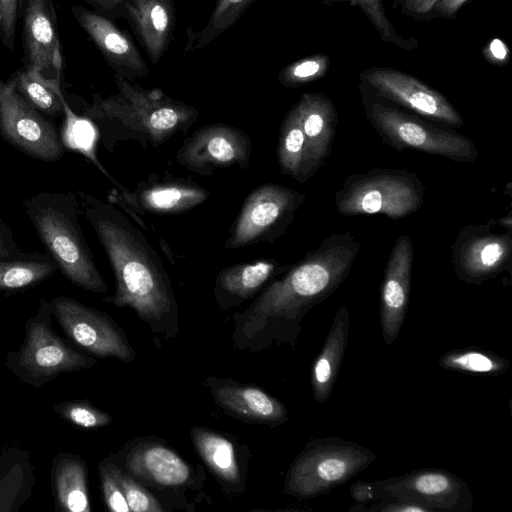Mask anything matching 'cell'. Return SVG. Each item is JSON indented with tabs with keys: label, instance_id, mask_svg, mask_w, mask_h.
I'll list each match as a JSON object with an SVG mask.
<instances>
[{
	"label": "cell",
	"instance_id": "cell-1",
	"mask_svg": "<svg viewBox=\"0 0 512 512\" xmlns=\"http://www.w3.org/2000/svg\"><path fill=\"white\" fill-rule=\"evenodd\" d=\"M350 233H333L270 282L243 311L232 316L235 349L251 353L295 347L301 322L345 281L359 253Z\"/></svg>",
	"mask_w": 512,
	"mask_h": 512
},
{
	"label": "cell",
	"instance_id": "cell-2",
	"mask_svg": "<svg viewBox=\"0 0 512 512\" xmlns=\"http://www.w3.org/2000/svg\"><path fill=\"white\" fill-rule=\"evenodd\" d=\"M83 213L111 264L115 293L103 301L132 309L166 339L179 331L178 305L169 275L144 234L113 202L78 192Z\"/></svg>",
	"mask_w": 512,
	"mask_h": 512
},
{
	"label": "cell",
	"instance_id": "cell-3",
	"mask_svg": "<svg viewBox=\"0 0 512 512\" xmlns=\"http://www.w3.org/2000/svg\"><path fill=\"white\" fill-rule=\"evenodd\" d=\"M118 92L108 97L93 96L83 107L101 135L102 143L113 151L119 141H137L147 150L158 148L178 132H186L197 120L198 110L173 99L159 89H145L115 75Z\"/></svg>",
	"mask_w": 512,
	"mask_h": 512
},
{
	"label": "cell",
	"instance_id": "cell-4",
	"mask_svg": "<svg viewBox=\"0 0 512 512\" xmlns=\"http://www.w3.org/2000/svg\"><path fill=\"white\" fill-rule=\"evenodd\" d=\"M24 208L52 260L76 286L93 293L108 286L97 269L78 221L72 193L41 192L27 198Z\"/></svg>",
	"mask_w": 512,
	"mask_h": 512
},
{
	"label": "cell",
	"instance_id": "cell-5",
	"mask_svg": "<svg viewBox=\"0 0 512 512\" xmlns=\"http://www.w3.org/2000/svg\"><path fill=\"white\" fill-rule=\"evenodd\" d=\"M50 301L41 299L25 323V336L5 357L6 368L22 383L39 389L63 373L91 369L97 360L60 338L52 326Z\"/></svg>",
	"mask_w": 512,
	"mask_h": 512
},
{
	"label": "cell",
	"instance_id": "cell-6",
	"mask_svg": "<svg viewBox=\"0 0 512 512\" xmlns=\"http://www.w3.org/2000/svg\"><path fill=\"white\" fill-rule=\"evenodd\" d=\"M375 458L370 449L340 437L310 440L288 468L284 492L297 499L321 496L348 482Z\"/></svg>",
	"mask_w": 512,
	"mask_h": 512
},
{
	"label": "cell",
	"instance_id": "cell-7",
	"mask_svg": "<svg viewBox=\"0 0 512 512\" xmlns=\"http://www.w3.org/2000/svg\"><path fill=\"white\" fill-rule=\"evenodd\" d=\"M425 191L411 171L376 167L349 174L334 195V206L344 216L382 214L400 219L423 206Z\"/></svg>",
	"mask_w": 512,
	"mask_h": 512
},
{
	"label": "cell",
	"instance_id": "cell-8",
	"mask_svg": "<svg viewBox=\"0 0 512 512\" xmlns=\"http://www.w3.org/2000/svg\"><path fill=\"white\" fill-rule=\"evenodd\" d=\"M362 101L373 129L383 142L398 151L413 149L457 163H471L478 157L475 143L466 136L386 106L364 92Z\"/></svg>",
	"mask_w": 512,
	"mask_h": 512
},
{
	"label": "cell",
	"instance_id": "cell-9",
	"mask_svg": "<svg viewBox=\"0 0 512 512\" xmlns=\"http://www.w3.org/2000/svg\"><path fill=\"white\" fill-rule=\"evenodd\" d=\"M305 194L275 183H266L253 190L243 202L240 213L224 246L239 249L268 242L273 244L293 222Z\"/></svg>",
	"mask_w": 512,
	"mask_h": 512
},
{
	"label": "cell",
	"instance_id": "cell-10",
	"mask_svg": "<svg viewBox=\"0 0 512 512\" xmlns=\"http://www.w3.org/2000/svg\"><path fill=\"white\" fill-rule=\"evenodd\" d=\"M50 306L66 336L87 353L131 362L136 356L124 331L107 314L67 296L52 298Z\"/></svg>",
	"mask_w": 512,
	"mask_h": 512
},
{
	"label": "cell",
	"instance_id": "cell-11",
	"mask_svg": "<svg viewBox=\"0 0 512 512\" xmlns=\"http://www.w3.org/2000/svg\"><path fill=\"white\" fill-rule=\"evenodd\" d=\"M512 234L492 230V222L462 227L451 246L457 278L479 285L511 268Z\"/></svg>",
	"mask_w": 512,
	"mask_h": 512
},
{
	"label": "cell",
	"instance_id": "cell-12",
	"mask_svg": "<svg viewBox=\"0 0 512 512\" xmlns=\"http://www.w3.org/2000/svg\"><path fill=\"white\" fill-rule=\"evenodd\" d=\"M0 133L31 157L53 162L63 155L55 127L21 96L11 79L0 81Z\"/></svg>",
	"mask_w": 512,
	"mask_h": 512
},
{
	"label": "cell",
	"instance_id": "cell-13",
	"mask_svg": "<svg viewBox=\"0 0 512 512\" xmlns=\"http://www.w3.org/2000/svg\"><path fill=\"white\" fill-rule=\"evenodd\" d=\"M377 482L382 501H413L432 512H470L473 508V496L468 484L446 470L418 469Z\"/></svg>",
	"mask_w": 512,
	"mask_h": 512
},
{
	"label": "cell",
	"instance_id": "cell-14",
	"mask_svg": "<svg viewBox=\"0 0 512 512\" xmlns=\"http://www.w3.org/2000/svg\"><path fill=\"white\" fill-rule=\"evenodd\" d=\"M251 153L252 142L245 131L216 123L202 126L187 137L175 159L179 165L199 175H210L218 168L246 169Z\"/></svg>",
	"mask_w": 512,
	"mask_h": 512
},
{
	"label": "cell",
	"instance_id": "cell-15",
	"mask_svg": "<svg viewBox=\"0 0 512 512\" xmlns=\"http://www.w3.org/2000/svg\"><path fill=\"white\" fill-rule=\"evenodd\" d=\"M360 79L375 94L418 115L453 128L464 125L456 108L441 93L410 74L390 68L373 67Z\"/></svg>",
	"mask_w": 512,
	"mask_h": 512
},
{
	"label": "cell",
	"instance_id": "cell-16",
	"mask_svg": "<svg viewBox=\"0 0 512 512\" xmlns=\"http://www.w3.org/2000/svg\"><path fill=\"white\" fill-rule=\"evenodd\" d=\"M111 455L125 472L149 486L196 489L189 463L161 442L141 439Z\"/></svg>",
	"mask_w": 512,
	"mask_h": 512
},
{
	"label": "cell",
	"instance_id": "cell-17",
	"mask_svg": "<svg viewBox=\"0 0 512 512\" xmlns=\"http://www.w3.org/2000/svg\"><path fill=\"white\" fill-rule=\"evenodd\" d=\"M22 43L25 68L60 78L62 54L52 0H24Z\"/></svg>",
	"mask_w": 512,
	"mask_h": 512
},
{
	"label": "cell",
	"instance_id": "cell-18",
	"mask_svg": "<svg viewBox=\"0 0 512 512\" xmlns=\"http://www.w3.org/2000/svg\"><path fill=\"white\" fill-rule=\"evenodd\" d=\"M414 247L409 235L397 237L388 257L380 291L381 333L391 345L403 326L410 296Z\"/></svg>",
	"mask_w": 512,
	"mask_h": 512
},
{
	"label": "cell",
	"instance_id": "cell-19",
	"mask_svg": "<svg viewBox=\"0 0 512 512\" xmlns=\"http://www.w3.org/2000/svg\"><path fill=\"white\" fill-rule=\"evenodd\" d=\"M71 11L117 75L130 81L148 76L149 68L129 34L95 11L78 5Z\"/></svg>",
	"mask_w": 512,
	"mask_h": 512
},
{
	"label": "cell",
	"instance_id": "cell-20",
	"mask_svg": "<svg viewBox=\"0 0 512 512\" xmlns=\"http://www.w3.org/2000/svg\"><path fill=\"white\" fill-rule=\"evenodd\" d=\"M204 384L210 389L215 403L234 417L269 426H278L288 420L286 407L254 385L216 377H208Z\"/></svg>",
	"mask_w": 512,
	"mask_h": 512
},
{
	"label": "cell",
	"instance_id": "cell-21",
	"mask_svg": "<svg viewBox=\"0 0 512 512\" xmlns=\"http://www.w3.org/2000/svg\"><path fill=\"white\" fill-rule=\"evenodd\" d=\"M204 187L184 179L149 180L139 182L126 197L117 193L110 198L139 213L181 214L193 209L209 198Z\"/></svg>",
	"mask_w": 512,
	"mask_h": 512
},
{
	"label": "cell",
	"instance_id": "cell-22",
	"mask_svg": "<svg viewBox=\"0 0 512 512\" xmlns=\"http://www.w3.org/2000/svg\"><path fill=\"white\" fill-rule=\"evenodd\" d=\"M290 265L274 259L235 264L219 271L213 295L218 307L230 310L257 296L270 282L283 274Z\"/></svg>",
	"mask_w": 512,
	"mask_h": 512
},
{
	"label": "cell",
	"instance_id": "cell-23",
	"mask_svg": "<svg viewBox=\"0 0 512 512\" xmlns=\"http://www.w3.org/2000/svg\"><path fill=\"white\" fill-rule=\"evenodd\" d=\"M302 127L312 176L330 156L338 125L333 101L322 93H305L294 105Z\"/></svg>",
	"mask_w": 512,
	"mask_h": 512
},
{
	"label": "cell",
	"instance_id": "cell-24",
	"mask_svg": "<svg viewBox=\"0 0 512 512\" xmlns=\"http://www.w3.org/2000/svg\"><path fill=\"white\" fill-rule=\"evenodd\" d=\"M126 19L152 64H157L172 39L175 28L173 0H124Z\"/></svg>",
	"mask_w": 512,
	"mask_h": 512
},
{
	"label": "cell",
	"instance_id": "cell-25",
	"mask_svg": "<svg viewBox=\"0 0 512 512\" xmlns=\"http://www.w3.org/2000/svg\"><path fill=\"white\" fill-rule=\"evenodd\" d=\"M350 316L346 307L336 312L320 353L310 373V384L317 403H325L332 393L348 344Z\"/></svg>",
	"mask_w": 512,
	"mask_h": 512
},
{
	"label": "cell",
	"instance_id": "cell-26",
	"mask_svg": "<svg viewBox=\"0 0 512 512\" xmlns=\"http://www.w3.org/2000/svg\"><path fill=\"white\" fill-rule=\"evenodd\" d=\"M55 508L63 512H90L87 464L79 455L61 452L51 465Z\"/></svg>",
	"mask_w": 512,
	"mask_h": 512
},
{
	"label": "cell",
	"instance_id": "cell-27",
	"mask_svg": "<svg viewBox=\"0 0 512 512\" xmlns=\"http://www.w3.org/2000/svg\"><path fill=\"white\" fill-rule=\"evenodd\" d=\"M195 450L226 488H243L244 475L238 460L235 442L228 436L193 426L190 430Z\"/></svg>",
	"mask_w": 512,
	"mask_h": 512
},
{
	"label": "cell",
	"instance_id": "cell-28",
	"mask_svg": "<svg viewBox=\"0 0 512 512\" xmlns=\"http://www.w3.org/2000/svg\"><path fill=\"white\" fill-rule=\"evenodd\" d=\"M36 483L30 454L10 447L0 455V512H18L32 496Z\"/></svg>",
	"mask_w": 512,
	"mask_h": 512
},
{
	"label": "cell",
	"instance_id": "cell-29",
	"mask_svg": "<svg viewBox=\"0 0 512 512\" xmlns=\"http://www.w3.org/2000/svg\"><path fill=\"white\" fill-rule=\"evenodd\" d=\"M277 158L282 173L295 181L303 183L312 177L305 136L294 106L280 127Z\"/></svg>",
	"mask_w": 512,
	"mask_h": 512
},
{
	"label": "cell",
	"instance_id": "cell-30",
	"mask_svg": "<svg viewBox=\"0 0 512 512\" xmlns=\"http://www.w3.org/2000/svg\"><path fill=\"white\" fill-rule=\"evenodd\" d=\"M16 90L39 112L58 117L64 112V95L60 78H48L41 73L23 68L13 78Z\"/></svg>",
	"mask_w": 512,
	"mask_h": 512
},
{
	"label": "cell",
	"instance_id": "cell-31",
	"mask_svg": "<svg viewBox=\"0 0 512 512\" xmlns=\"http://www.w3.org/2000/svg\"><path fill=\"white\" fill-rule=\"evenodd\" d=\"M63 115L64 122L60 137L63 147L82 153L86 158L91 160L100 169V171L114 183V185H116L120 196H128L131 191L107 173L96 157L95 146L98 134L95 123L85 115L79 116L74 113L66 100L64 101Z\"/></svg>",
	"mask_w": 512,
	"mask_h": 512
},
{
	"label": "cell",
	"instance_id": "cell-32",
	"mask_svg": "<svg viewBox=\"0 0 512 512\" xmlns=\"http://www.w3.org/2000/svg\"><path fill=\"white\" fill-rule=\"evenodd\" d=\"M438 363L446 370L481 376L500 375L510 366L508 359L476 347L449 350L439 357Z\"/></svg>",
	"mask_w": 512,
	"mask_h": 512
},
{
	"label": "cell",
	"instance_id": "cell-33",
	"mask_svg": "<svg viewBox=\"0 0 512 512\" xmlns=\"http://www.w3.org/2000/svg\"><path fill=\"white\" fill-rule=\"evenodd\" d=\"M57 268L46 257L0 259V291H17L49 278Z\"/></svg>",
	"mask_w": 512,
	"mask_h": 512
},
{
	"label": "cell",
	"instance_id": "cell-34",
	"mask_svg": "<svg viewBox=\"0 0 512 512\" xmlns=\"http://www.w3.org/2000/svg\"><path fill=\"white\" fill-rule=\"evenodd\" d=\"M255 0H216L204 28L197 34L193 48L202 49L231 28Z\"/></svg>",
	"mask_w": 512,
	"mask_h": 512
},
{
	"label": "cell",
	"instance_id": "cell-35",
	"mask_svg": "<svg viewBox=\"0 0 512 512\" xmlns=\"http://www.w3.org/2000/svg\"><path fill=\"white\" fill-rule=\"evenodd\" d=\"M109 471L118 482L130 511L134 512H163L161 503L140 484V482L125 472L114 461L112 455L103 459Z\"/></svg>",
	"mask_w": 512,
	"mask_h": 512
},
{
	"label": "cell",
	"instance_id": "cell-36",
	"mask_svg": "<svg viewBox=\"0 0 512 512\" xmlns=\"http://www.w3.org/2000/svg\"><path fill=\"white\" fill-rule=\"evenodd\" d=\"M52 410L63 420L83 429H95L109 425L112 416L86 401H65L53 405Z\"/></svg>",
	"mask_w": 512,
	"mask_h": 512
},
{
	"label": "cell",
	"instance_id": "cell-37",
	"mask_svg": "<svg viewBox=\"0 0 512 512\" xmlns=\"http://www.w3.org/2000/svg\"><path fill=\"white\" fill-rule=\"evenodd\" d=\"M329 59L319 54L308 56L285 66L278 80L287 87H298L322 77L328 70Z\"/></svg>",
	"mask_w": 512,
	"mask_h": 512
},
{
	"label": "cell",
	"instance_id": "cell-38",
	"mask_svg": "<svg viewBox=\"0 0 512 512\" xmlns=\"http://www.w3.org/2000/svg\"><path fill=\"white\" fill-rule=\"evenodd\" d=\"M329 1H351L354 4L360 5L364 10L367 17L377 28L383 41H390L395 43L397 46L411 49L414 47L415 41H407L406 39L399 36L393 28L392 23L388 20L382 0H329Z\"/></svg>",
	"mask_w": 512,
	"mask_h": 512
},
{
	"label": "cell",
	"instance_id": "cell-39",
	"mask_svg": "<svg viewBox=\"0 0 512 512\" xmlns=\"http://www.w3.org/2000/svg\"><path fill=\"white\" fill-rule=\"evenodd\" d=\"M24 0H0V38L12 50L17 22L22 17Z\"/></svg>",
	"mask_w": 512,
	"mask_h": 512
},
{
	"label": "cell",
	"instance_id": "cell-40",
	"mask_svg": "<svg viewBox=\"0 0 512 512\" xmlns=\"http://www.w3.org/2000/svg\"><path fill=\"white\" fill-rule=\"evenodd\" d=\"M98 473L103 499L107 508L113 512H130L125 496L104 460L98 465Z\"/></svg>",
	"mask_w": 512,
	"mask_h": 512
},
{
	"label": "cell",
	"instance_id": "cell-41",
	"mask_svg": "<svg viewBox=\"0 0 512 512\" xmlns=\"http://www.w3.org/2000/svg\"><path fill=\"white\" fill-rule=\"evenodd\" d=\"M350 495L358 505L379 503L382 501L378 482L358 481L350 486Z\"/></svg>",
	"mask_w": 512,
	"mask_h": 512
},
{
	"label": "cell",
	"instance_id": "cell-42",
	"mask_svg": "<svg viewBox=\"0 0 512 512\" xmlns=\"http://www.w3.org/2000/svg\"><path fill=\"white\" fill-rule=\"evenodd\" d=\"M369 511L379 512H432L428 507L408 500H385L366 508Z\"/></svg>",
	"mask_w": 512,
	"mask_h": 512
},
{
	"label": "cell",
	"instance_id": "cell-43",
	"mask_svg": "<svg viewBox=\"0 0 512 512\" xmlns=\"http://www.w3.org/2000/svg\"><path fill=\"white\" fill-rule=\"evenodd\" d=\"M27 256L15 242L9 227L0 217V259L21 258Z\"/></svg>",
	"mask_w": 512,
	"mask_h": 512
},
{
	"label": "cell",
	"instance_id": "cell-44",
	"mask_svg": "<svg viewBox=\"0 0 512 512\" xmlns=\"http://www.w3.org/2000/svg\"><path fill=\"white\" fill-rule=\"evenodd\" d=\"M89 3L95 12L109 19L126 18L124 0H84Z\"/></svg>",
	"mask_w": 512,
	"mask_h": 512
},
{
	"label": "cell",
	"instance_id": "cell-45",
	"mask_svg": "<svg viewBox=\"0 0 512 512\" xmlns=\"http://www.w3.org/2000/svg\"><path fill=\"white\" fill-rule=\"evenodd\" d=\"M439 0H401L404 13L414 16H426Z\"/></svg>",
	"mask_w": 512,
	"mask_h": 512
},
{
	"label": "cell",
	"instance_id": "cell-46",
	"mask_svg": "<svg viewBox=\"0 0 512 512\" xmlns=\"http://www.w3.org/2000/svg\"><path fill=\"white\" fill-rule=\"evenodd\" d=\"M467 1L468 0H439L432 10L441 16L452 17Z\"/></svg>",
	"mask_w": 512,
	"mask_h": 512
},
{
	"label": "cell",
	"instance_id": "cell-47",
	"mask_svg": "<svg viewBox=\"0 0 512 512\" xmlns=\"http://www.w3.org/2000/svg\"><path fill=\"white\" fill-rule=\"evenodd\" d=\"M490 51L492 56L498 60H503L506 56L505 45L499 39H494L492 41L490 44Z\"/></svg>",
	"mask_w": 512,
	"mask_h": 512
}]
</instances>
